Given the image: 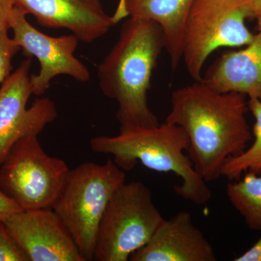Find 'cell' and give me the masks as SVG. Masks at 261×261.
I'll return each instance as SVG.
<instances>
[{"label":"cell","mask_w":261,"mask_h":261,"mask_svg":"<svg viewBox=\"0 0 261 261\" xmlns=\"http://www.w3.org/2000/svg\"><path fill=\"white\" fill-rule=\"evenodd\" d=\"M247 102L243 94L217 92L202 82L171 94V111L165 122L186 133L188 156L206 182L221 177L226 160L241 154L251 141Z\"/></svg>","instance_id":"cell-1"},{"label":"cell","mask_w":261,"mask_h":261,"mask_svg":"<svg viewBox=\"0 0 261 261\" xmlns=\"http://www.w3.org/2000/svg\"><path fill=\"white\" fill-rule=\"evenodd\" d=\"M163 49L164 39L157 23L129 17L116 44L98 65L99 88L118 103L120 132L160 124L149 107L147 94Z\"/></svg>","instance_id":"cell-2"},{"label":"cell","mask_w":261,"mask_h":261,"mask_svg":"<svg viewBox=\"0 0 261 261\" xmlns=\"http://www.w3.org/2000/svg\"><path fill=\"white\" fill-rule=\"evenodd\" d=\"M89 144L96 153L112 156L123 171H132L140 162L156 172L174 173L182 180L175 191L185 200L197 205L211 200L207 182L185 154L190 141L181 127L165 122L152 128L121 130L116 136L93 137Z\"/></svg>","instance_id":"cell-3"},{"label":"cell","mask_w":261,"mask_h":261,"mask_svg":"<svg viewBox=\"0 0 261 261\" xmlns=\"http://www.w3.org/2000/svg\"><path fill=\"white\" fill-rule=\"evenodd\" d=\"M126 173L108 160L82 163L70 170L53 209L74 240L85 261L93 260L99 224Z\"/></svg>","instance_id":"cell-4"},{"label":"cell","mask_w":261,"mask_h":261,"mask_svg":"<svg viewBox=\"0 0 261 261\" xmlns=\"http://www.w3.org/2000/svg\"><path fill=\"white\" fill-rule=\"evenodd\" d=\"M163 220L150 189L142 181H125L114 192L103 214L93 260H129Z\"/></svg>","instance_id":"cell-5"},{"label":"cell","mask_w":261,"mask_h":261,"mask_svg":"<svg viewBox=\"0 0 261 261\" xmlns=\"http://www.w3.org/2000/svg\"><path fill=\"white\" fill-rule=\"evenodd\" d=\"M250 18L253 15L247 0H194L182 42V61L194 80L200 82L214 51L252 42L255 34L246 25Z\"/></svg>","instance_id":"cell-6"},{"label":"cell","mask_w":261,"mask_h":261,"mask_svg":"<svg viewBox=\"0 0 261 261\" xmlns=\"http://www.w3.org/2000/svg\"><path fill=\"white\" fill-rule=\"evenodd\" d=\"M69 171L44 152L38 135L23 136L0 165V190L23 211L51 208Z\"/></svg>","instance_id":"cell-7"},{"label":"cell","mask_w":261,"mask_h":261,"mask_svg":"<svg viewBox=\"0 0 261 261\" xmlns=\"http://www.w3.org/2000/svg\"><path fill=\"white\" fill-rule=\"evenodd\" d=\"M27 15L15 6L9 28L24 56L34 57L40 65L39 73L31 75L32 94L37 97L43 95L50 87L51 80L58 75H68L83 83L88 82V68L74 55L80 39L73 34L58 37L43 34L29 23Z\"/></svg>","instance_id":"cell-8"},{"label":"cell","mask_w":261,"mask_h":261,"mask_svg":"<svg viewBox=\"0 0 261 261\" xmlns=\"http://www.w3.org/2000/svg\"><path fill=\"white\" fill-rule=\"evenodd\" d=\"M28 58L8 76L0 88V165L15 142L23 136L39 135L58 116L56 106L49 98L36 99L27 108L32 95Z\"/></svg>","instance_id":"cell-9"},{"label":"cell","mask_w":261,"mask_h":261,"mask_svg":"<svg viewBox=\"0 0 261 261\" xmlns=\"http://www.w3.org/2000/svg\"><path fill=\"white\" fill-rule=\"evenodd\" d=\"M29 261H85L51 208L22 211L4 221Z\"/></svg>","instance_id":"cell-10"},{"label":"cell","mask_w":261,"mask_h":261,"mask_svg":"<svg viewBox=\"0 0 261 261\" xmlns=\"http://www.w3.org/2000/svg\"><path fill=\"white\" fill-rule=\"evenodd\" d=\"M43 27L66 29L84 43H93L116 25L100 0H15Z\"/></svg>","instance_id":"cell-11"},{"label":"cell","mask_w":261,"mask_h":261,"mask_svg":"<svg viewBox=\"0 0 261 261\" xmlns=\"http://www.w3.org/2000/svg\"><path fill=\"white\" fill-rule=\"evenodd\" d=\"M216 252L191 214L179 211L163 220L147 244L130 261H216Z\"/></svg>","instance_id":"cell-12"},{"label":"cell","mask_w":261,"mask_h":261,"mask_svg":"<svg viewBox=\"0 0 261 261\" xmlns=\"http://www.w3.org/2000/svg\"><path fill=\"white\" fill-rule=\"evenodd\" d=\"M243 47L220 56L200 82L217 92L241 94L261 102V27Z\"/></svg>","instance_id":"cell-13"},{"label":"cell","mask_w":261,"mask_h":261,"mask_svg":"<svg viewBox=\"0 0 261 261\" xmlns=\"http://www.w3.org/2000/svg\"><path fill=\"white\" fill-rule=\"evenodd\" d=\"M193 3L194 0H126L118 3L112 18L115 24L129 17L157 23L174 70L182 61L184 31Z\"/></svg>","instance_id":"cell-14"},{"label":"cell","mask_w":261,"mask_h":261,"mask_svg":"<svg viewBox=\"0 0 261 261\" xmlns=\"http://www.w3.org/2000/svg\"><path fill=\"white\" fill-rule=\"evenodd\" d=\"M243 176L228 184L226 195L248 228L261 231V175L248 172Z\"/></svg>","instance_id":"cell-15"},{"label":"cell","mask_w":261,"mask_h":261,"mask_svg":"<svg viewBox=\"0 0 261 261\" xmlns=\"http://www.w3.org/2000/svg\"><path fill=\"white\" fill-rule=\"evenodd\" d=\"M248 108L255 118L252 135L254 141L251 146L241 154L226 160L221 176L230 181H236L246 173L261 175V102L257 99H250Z\"/></svg>","instance_id":"cell-16"},{"label":"cell","mask_w":261,"mask_h":261,"mask_svg":"<svg viewBox=\"0 0 261 261\" xmlns=\"http://www.w3.org/2000/svg\"><path fill=\"white\" fill-rule=\"evenodd\" d=\"M20 50L14 39L8 35V30L0 32V84L11 74L12 61Z\"/></svg>","instance_id":"cell-17"},{"label":"cell","mask_w":261,"mask_h":261,"mask_svg":"<svg viewBox=\"0 0 261 261\" xmlns=\"http://www.w3.org/2000/svg\"><path fill=\"white\" fill-rule=\"evenodd\" d=\"M0 261H29L27 254L0 220Z\"/></svg>","instance_id":"cell-18"},{"label":"cell","mask_w":261,"mask_h":261,"mask_svg":"<svg viewBox=\"0 0 261 261\" xmlns=\"http://www.w3.org/2000/svg\"><path fill=\"white\" fill-rule=\"evenodd\" d=\"M21 208L0 190V220L5 221L13 215L22 211Z\"/></svg>","instance_id":"cell-19"},{"label":"cell","mask_w":261,"mask_h":261,"mask_svg":"<svg viewBox=\"0 0 261 261\" xmlns=\"http://www.w3.org/2000/svg\"><path fill=\"white\" fill-rule=\"evenodd\" d=\"M15 6V0H0V32L9 30L10 18Z\"/></svg>","instance_id":"cell-20"},{"label":"cell","mask_w":261,"mask_h":261,"mask_svg":"<svg viewBox=\"0 0 261 261\" xmlns=\"http://www.w3.org/2000/svg\"><path fill=\"white\" fill-rule=\"evenodd\" d=\"M234 261H261V237L248 250L236 257Z\"/></svg>","instance_id":"cell-21"},{"label":"cell","mask_w":261,"mask_h":261,"mask_svg":"<svg viewBox=\"0 0 261 261\" xmlns=\"http://www.w3.org/2000/svg\"><path fill=\"white\" fill-rule=\"evenodd\" d=\"M249 6L251 10L253 18L257 21L258 27H261V0H247Z\"/></svg>","instance_id":"cell-22"},{"label":"cell","mask_w":261,"mask_h":261,"mask_svg":"<svg viewBox=\"0 0 261 261\" xmlns=\"http://www.w3.org/2000/svg\"><path fill=\"white\" fill-rule=\"evenodd\" d=\"M126 1V0H120L119 3H123V2Z\"/></svg>","instance_id":"cell-23"}]
</instances>
